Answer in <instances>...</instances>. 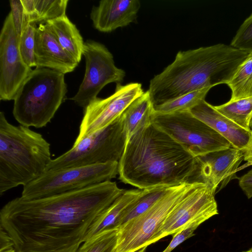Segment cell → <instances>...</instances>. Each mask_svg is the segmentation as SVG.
<instances>
[{
	"mask_svg": "<svg viewBox=\"0 0 252 252\" xmlns=\"http://www.w3.org/2000/svg\"><path fill=\"white\" fill-rule=\"evenodd\" d=\"M125 190L111 181L52 196L15 198L0 211V225L16 252H76L94 220Z\"/></svg>",
	"mask_w": 252,
	"mask_h": 252,
	"instance_id": "obj_1",
	"label": "cell"
},
{
	"mask_svg": "<svg viewBox=\"0 0 252 252\" xmlns=\"http://www.w3.org/2000/svg\"><path fill=\"white\" fill-rule=\"evenodd\" d=\"M119 179L143 189L191 182L196 174V157L153 124L126 141L118 161Z\"/></svg>",
	"mask_w": 252,
	"mask_h": 252,
	"instance_id": "obj_2",
	"label": "cell"
},
{
	"mask_svg": "<svg viewBox=\"0 0 252 252\" xmlns=\"http://www.w3.org/2000/svg\"><path fill=\"white\" fill-rule=\"evenodd\" d=\"M250 54L218 44L177 53L174 61L150 81L154 106L188 93L227 84Z\"/></svg>",
	"mask_w": 252,
	"mask_h": 252,
	"instance_id": "obj_3",
	"label": "cell"
},
{
	"mask_svg": "<svg viewBox=\"0 0 252 252\" xmlns=\"http://www.w3.org/2000/svg\"><path fill=\"white\" fill-rule=\"evenodd\" d=\"M50 144L42 135L14 126L0 113V194L37 178L51 160Z\"/></svg>",
	"mask_w": 252,
	"mask_h": 252,
	"instance_id": "obj_4",
	"label": "cell"
},
{
	"mask_svg": "<svg viewBox=\"0 0 252 252\" xmlns=\"http://www.w3.org/2000/svg\"><path fill=\"white\" fill-rule=\"evenodd\" d=\"M67 91L64 74L47 68L35 67L14 99V118L26 127L46 126L63 103Z\"/></svg>",
	"mask_w": 252,
	"mask_h": 252,
	"instance_id": "obj_5",
	"label": "cell"
},
{
	"mask_svg": "<svg viewBox=\"0 0 252 252\" xmlns=\"http://www.w3.org/2000/svg\"><path fill=\"white\" fill-rule=\"evenodd\" d=\"M126 136L121 115L107 126L75 141L72 147L51 159L45 171L119 161L125 149Z\"/></svg>",
	"mask_w": 252,
	"mask_h": 252,
	"instance_id": "obj_6",
	"label": "cell"
},
{
	"mask_svg": "<svg viewBox=\"0 0 252 252\" xmlns=\"http://www.w3.org/2000/svg\"><path fill=\"white\" fill-rule=\"evenodd\" d=\"M118 161L45 171L23 186L21 197L39 198L111 181L118 174Z\"/></svg>",
	"mask_w": 252,
	"mask_h": 252,
	"instance_id": "obj_7",
	"label": "cell"
},
{
	"mask_svg": "<svg viewBox=\"0 0 252 252\" xmlns=\"http://www.w3.org/2000/svg\"><path fill=\"white\" fill-rule=\"evenodd\" d=\"M194 182L171 187L149 210L120 227L113 252H135L152 244L168 215Z\"/></svg>",
	"mask_w": 252,
	"mask_h": 252,
	"instance_id": "obj_8",
	"label": "cell"
},
{
	"mask_svg": "<svg viewBox=\"0 0 252 252\" xmlns=\"http://www.w3.org/2000/svg\"><path fill=\"white\" fill-rule=\"evenodd\" d=\"M152 121L195 157L232 147L228 140L189 111H154Z\"/></svg>",
	"mask_w": 252,
	"mask_h": 252,
	"instance_id": "obj_9",
	"label": "cell"
},
{
	"mask_svg": "<svg viewBox=\"0 0 252 252\" xmlns=\"http://www.w3.org/2000/svg\"><path fill=\"white\" fill-rule=\"evenodd\" d=\"M83 55L85 72L77 93L70 99L84 108L107 84L123 82L125 71L117 67L111 53L102 44L92 40L84 42Z\"/></svg>",
	"mask_w": 252,
	"mask_h": 252,
	"instance_id": "obj_10",
	"label": "cell"
},
{
	"mask_svg": "<svg viewBox=\"0 0 252 252\" xmlns=\"http://www.w3.org/2000/svg\"><path fill=\"white\" fill-rule=\"evenodd\" d=\"M216 190L202 182L194 181L181 201L168 215L152 244L179 232L195 222L201 224L219 214L215 198Z\"/></svg>",
	"mask_w": 252,
	"mask_h": 252,
	"instance_id": "obj_11",
	"label": "cell"
},
{
	"mask_svg": "<svg viewBox=\"0 0 252 252\" xmlns=\"http://www.w3.org/2000/svg\"><path fill=\"white\" fill-rule=\"evenodd\" d=\"M144 92L140 83H130L125 85L118 83L114 93L110 96L92 100L84 108V116L75 141L113 122Z\"/></svg>",
	"mask_w": 252,
	"mask_h": 252,
	"instance_id": "obj_12",
	"label": "cell"
},
{
	"mask_svg": "<svg viewBox=\"0 0 252 252\" xmlns=\"http://www.w3.org/2000/svg\"><path fill=\"white\" fill-rule=\"evenodd\" d=\"M32 69L24 61L12 14L6 16L0 34V99L14 100Z\"/></svg>",
	"mask_w": 252,
	"mask_h": 252,
	"instance_id": "obj_13",
	"label": "cell"
},
{
	"mask_svg": "<svg viewBox=\"0 0 252 252\" xmlns=\"http://www.w3.org/2000/svg\"><path fill=\"white\" fill-rule=\"evenodd\" d=\"M197 181L202 182L217 189L221 183L223 188L235 174L244 160L242 150L230 148L209 153L197 157Z\"/></svg>",
	"mask_w": 252,
	"mask_h": 252,
	"instance_id": "obj_14",
	"label": "cell"
},
{
	"mask_svg": "<svg viewBox=\"0 0 252 252\" xmlns=\"http://www.w3.org/2000/svg\"><path fill=\"white\" fill-rule=\"evenodd\" d=\"M36 67L51 69L63 74L73 71L78 63L60 45L49 27L41 23L35 33Z\"/></svg>",
	"mask_w": 252,
	"mask_h": 252,
	"instance_id": "obj_15",
	"label": "cell"
},
{
	"mask_svg": "<svg viewBox=\"0 0 252 252\" xmlns=\"http://www.w3.org/2000/svg\"><path fill=\"white\" fill-rule=\"evenodd\" d=\"M141 6L139 0H102L90 14L95 29L110 32L134 22Z\"/></svg>",
	"mask_w": 252,
	"mask_h": 252,
	"instance_id": "obj_16",
	"label": "cell"
},
{
	"mask_svg": "<svg viewBox=\"0 0 252 252\" xmlns=\"http://www.w3.org/2000/svg\"><path fill=\"white\" fill-rule=\"evenodd\" d=\"M189 111L225 138L234 148L243 150L248 145L251 137V130L238 126L205 99Z\"/></svg>",
	"mask_w": 252,
	"mask_h": 252,
	"instance_id": "obj_17",
	"label": "cell"
},
{
	"mask_svg": "<svg viewBox=\"0 0 252 252\" xmlns=\"http://www.w3.org/2000/svg\"><path fill=\"white\" fill-rule=\"evenodd\" d=\"M142 190L139 189L125 190L123 194L94 220L87 232L85 241L105 230L117 229L122 214L140 195Z\"/></svg>",
	"mask_w": 252,
	"mask_h": 252,
	"instance_id": "obj_18",
	"label": "cell"
},
{
	"mask_svg": "<svg viewBox=\"0 0 252 252\" xmlns=\"http://www.w3.org/2000/svg\"><path fill=\"white\" fill-rule=\"evenodd\" d=\"M45 23L49 27L64 50L79 63L83 55L84 42L75 25L66 15Z\"/></svg>",
	"mask_w": 252,
	"mask_h": 252,
	"instance_id": "obj_19",
	"label": "cell"
},
{
	"mask_svg": "<svg viewBox=\"0 0 252 252\" xmlns=\"http://www.w3.org/2000/svg\"><path fill=\"white\" fill-rule=\"evenodd\" d=\"M154 112V105L148 91L128 105L121 115L126 141L139 130L152 124Z\"/></svg>",
	"mask_w": 252,
	"mask_h": 252,
	"instance_id": "obj_20",
	"label": "cell"
},
{
	"mask_svg": "<svg viewBox=\"0 0 252 252\" xmlns=\"http://www.w3.org/2000/svg\"><path fill=\"white\" fill-rule=\"evenodd\" d=\"M171 187L159 186L143 189L140 195L122 214L117 229L149 210L165 194Z\"/></svg>",
	"mask_w": 252,
	"mask_h": 252,
	"instance_id": "obj_21",
	"label": "cell"
},
{
	"mask_svg": "<svg viewBox=\"0 0 252 252\" xmlns=\"http://www.w3.org/2000/svg\"><path fill=\"white\" fill-rule=\"evenodd\" d=\"M215 108L223 115L243 128L251 130L252 119V96L228 102Z\"/></svg>",
	"mask_w": 252,
	"mask_h": 252,
	"instance_id": "obj_22",
	"label": "cell"
},
{
	"mask_svg": "<svg viewBox=\"0 0 252 252\" xmlns=\"http://www.w3.org/2000/svg\"><path fill=\"white\" fill-rule=\"evenodd\" d=\"M227 85L231 91L230 100L252 96V54L240 65Z\"/></svg>",
	"mask_w": 252,
	"mask_h": 252,
	"instance_id": "obj_23",
	"label": "cell"
},
{
	"mask_svg": "<svg viewBox=\"0 0 252 252\" xmlns=\"http://www.w3.org/2000/svg\"><path fill=\"white\" fill-rule=\"evenodd\" d=\"M211 89L205 88L181 95L164 103L154 106V111L161 113H171L189 111L205 98Z\"/></svg>",
	"mask_w": 252,
	"mask_h": 252,
	"instance_id": "obj_24",
	"label": "cell"
},
{
	"mask_svg": "<svg viewBox=\"0 0 252 252\" xmlns=\"http://www.w3.org/2000/svg\"><path fill=\"white\" fill-rule=\"evenodd\" d=\"M118 231L116 228L105 230L85 241L76 252H113Z\"/></svg>",
	"mask_w": 252,
	"mask_h": 252,
	"instance_id": "obj_25",
	"label": "cell"
},
{
	"mask_svg": "<svg viewBox=\"0 0 252 252\" xmlns=\"http://www.w3.org/2000/svg\"><path fill=\"white\" fill-rule=\"evenodd\" d=\"M68 2V0H34L37 23H46L66 15Z\"/></svg>",
	"mask_w": 252,
	"mask_h": 252,
	"instance_id": "obj_26",
	"label": "cell"
},
{
	"mask_svg": "<svg viewBox=\"0 0 252 252\" xmlns=\"http://www.w3.org/2000/svg\"><path fill=\"white\" fill-rule=\"evenodd\" d=\"M36 28L35 23L29 24L18 38L20 54L25 63L30 68L36 67L34 47Z\"/></svg>",
	"mask_w": 252,
	"mask_h": 252,
	"instance_id": "obj_27",
	"label": "cell"
},
{
	"mask_svg": "<svg viewBox=\"0 0 252 252\" xmlns=\"http://www.w3.org/2000/svg\"><path fill=\"white\" fill-rule=\"evenodd\" d=\"M230 45L249 54H252V14L240 26Z\"/></svg>",
	"mask_w": 252,
	"mask_h": 252,
	"instance_id": "obj_28",
	"label": "cell"
},
{
	"mask_svg": "<svg viewBox=\"0 0 252 252\" xmlns=\"http://www.w3.org/2000/svg\"><path fill=\"white\" fill-rule=\"evenodd\" d=\"M11 13L15 30L19 38L23 30L29 25L21 0L9 1Z\"/></svg>",
	"mask_w": 252,
	"mask_h": 252,
	"instance_id": "obj_29",
	"label": "cell"
},
{
	"mask_svg": "<svg viewBox=\"0 0 252 252\" xmlns=\"http://www.w3.org/2000/svg\"><path fill=\"white\" fill-rule=\"evenodd\" d=\"M200 224L199 222L193 223L182 231L175 234L170 244L162 252H171L185 240L194 235V231Z\"/></svg>",
	"mask_w": 252,
	"mask_h": 252,
	"instance_id": "obj_30",
	"label": "cell"
},
{
	"mask_svg": "<svg viewBox=\"0 0 252 252\" xmlns=\"http://www.w3.org/2000/svg\"><path fill=\"white\" fill-rule=\"evenodd\" d=\"M28 23H37L34 0H21Z\"/></svg>",
	"mask_w": 252,
	"mask_h": 252,
	"instance_id": "obj_31",
	"label": "cell"
},
{
	"mask_svg": "<svg viewBox=\"0 0 252 252\" xmlns=\"http://www.w3.org/2000/svg\"><path fill=\"white\" fill-rule=\"evenodd\" d=\"M239 185L248 199L252 197V169L239 178Z\"/></svg>",
	"mask_w": 252,
	"mask_h": 252,
	"instance_id": "obj_32",
	"label": "cell"
},
{
	"mask_svg": "<svg viewBox=\"0 0 252 252\" xmlns=\"http://www.w3.org/2000/svg\"><path fill=\"white\" fill-rule=\"evenodd\" d=\"M14 247V243L9 234L0 227V251Z\"/></svg>",
	"mask_w": 252,
	"mask_h": 252,
	"instance_id": "obj_33",
	"label": "cell"
},
{
	"mask_svg": "<svg viewBox=\"0 0 252 252\" xmlns=\"http://www.w3.org/2000/svg\"><path fill=\"white\" fill-rule=\"evenodd\" d=\"M244 156V160L247 162L246 166L252 165V130L251 137L247 147L242 150Z\"/></svg>",
	"mask_w": 252,
	"mask_h": 252,
	"instance_id": "obj_34",
	"label": "cell"
},
{
	"mask_svg": "<svg viewBox=\"0 0 252 252\" xmlns=\"http://www.w3.org/2000/svg\"><path fill=\"white\" fill-rule=\"evenodd\" d=\"M0 252H16L14 247H11L4 250L0 251Z\"/></svg>",
	"mask_w": 252,
	"mask_h": 252,
	"instance_id": "obj_35",
	"label": "cell"
},
{
	"mask_svg": "<svg viewBox=\"0 0 252 252\" xmlns=\"http://www.w3.org/2000/svg\"><path fill=\"white\" fill-rule=\"evenodd\" d=\"M147 247H145L135 252H145Z\"/></svg>",
	"mask_w": 252,
	"mask_h": 252,
	"instance_id": "obj_36",
	"label": "cell"
},
{
	"mask_svg": "<svg viewBox=\"0 0 252 252\" xmlns=\"http://www.w3.org/2000/svg\"><path fill=\"white\" fill-rule=\"evenodd\" d=\"M242 252H252V248H251L249 250H247L246 251Z\"/></svg>",
	"mask_w": 252,
	"mask_h": 252,
	"instance_id": "obj_37",
	"label": "cell"
},
{
	"mask_svg": "<svg viewBox=\"0 0 252 252\" xmlns=\"http://www.w3.org/2000/svg\"><path fill=\"white\" fill-rule=\"evenodd\" d=\"M250 128H251V130H252V119L251 121V123H250Z\"/></svg>",
	"mask_w": 252,
	"mask_h": 252,
	"instance_id": "obj_38",
	"label": "cell"
}]
</instances>
